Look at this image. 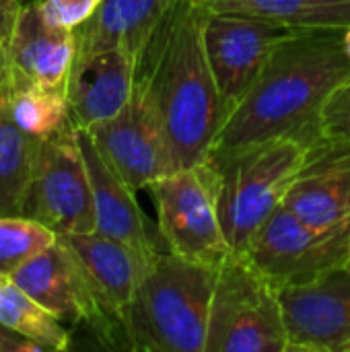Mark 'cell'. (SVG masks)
Returning <instances> with one entry per match:
<instances>
[{"label":"cell","instance_id":"obj_10","mask_svg":"<svg viewBox=\"0 0 350 352\" xmlns=\"http://www.w3.org/2000/svg\"><path fill=\"white\" fill-rule=\"evenodd\" d=\"M87 132L103 161L134 192L146 190L153 182L179 169L153 97L138 78L126 107Z\"/></svg>","mask_w":350,"mask_h":352},{"label":"cell","instance_id":"obj_16","mask_svg":"<svg viewBox=\"0 0 350 352\" xmlns=\"http://www.w3.org/2000/svg\"><path fill=\"white\" fill-rule=\"evenodd\" d=\"M10 278L64 326H87L91 303L85 280L72 252L60 237L19 266Z\"/></svg>","mask_w":350,"mask_h":352},{"label":"cell","instance_id":"obj_1","mask_svg":"<svg viewBox=\"0 0 350 352\" xmlns=\"http://www.w3.org/2000/svg\"><path fill=\"white\" fill-rule=\"evenodd\" d=\"M344 29H297L283 39L256 82L231 107L210 155H229L274 140L320 148V118L350 78Z\"/></svg>","mask_w":350,"mask_h":352},{"label":"cell","instance_id":"obj_29","mask_svg":"<svg viewBox=\"0 0 350 352\" xmlns=\"http://www.w3.org/2000/svg\"><path fill=\"white\" fill-rule=\"evenodd\" d=\"M344 50H347V54H349V58H350V27H347L344 29Z\"/></svg>","mask_w":350,"mask_h":352},{"label":"cell","instance_id":"obj_25","mask_svg":"<svg viewBox=\"0 0 350 352\" xmlns=\"http://www.w3.org/2000/svg\"><path fill=\"white\" fill-rule=\"evenodd\" d=\"M37 4L50 25L74 31L93 16L101 0H37Z\"/></svg>","mask_w":350,"mask_h":352},{"label":"cell","instance_id":"obj_12","mask_svg":"<svg viewBox=\"0 0 350 352\" xmlns=\"http://www.w3.org/2000/svg\"><path fill=\"white\" fill-rule=\"evenodd\" d=\"M278 293L289 352H350V262Z\"/></svg>","mask_w":350,"mask_h":352},{"label":"cell","instance_id":"obj_5","mask_svg":"<svg viewBox=\"0 0 350 352\" xmlns=\"http://www.w3.org/2000/svg\"><path fill=\"white\" fill-rule=\"evenodd\" d=\"M204 352H289L278 287L245 254L219 266Z\"/></svg>","mask_w":350,"mask_h":352},{"label":"cell","instance_id":"obj_14","mask_svg":"<svg viewBox=\"0 0 350 352\" xmlns=\"http://www.w3.org/2000/svg\"><path fill=\"white\" fill-rule=\"evenodd\" d=\"M6 58L8 85L66 89L76 58V35L72 29L50 25L37 0H23L6 43Z\"/></svg>","mask_w":350,"mask_h":352},{"label":"cell","instance_id":"obj_6","mask_svg":"<svg viewBox=\"0 0 350 352\" xmlns=\"http://www.w3.org/2000/svg\"><path fill=\"white\" fill-rule=\"evenodd\" d=\"M167 248L192 262L219 268L231 254L219 210L217 175L208 161L177 169L146 188Z\"/></svg>","mask_w":350,"mask_h":352},{"label":"cell","instance_id":"obj_9","mask_svg":"<svg viewBox=\"0 0 350 352\" xmlns=\"http://www.w3.org/2000/svg\"><path fill=\"white\" fill-rule=\"evenodd\" d=\"M243 254L278 289L307 285L349 264L350 221L318 229L281 204Z\"/></svg>","mask_w":350,"mask_h":352},{"label":"cell","instance_id":"obj_15","mask_svg":"<svg viewBox=\"0 0 350 352\" xmlns=\"http://www.w3.org/2000/svg\"><path fill=\"white\" fill-rule=\"evenodd\" d=\"M136 68L138 60L122 47L74 58L66 82L72 122L87 130L118 116L132 97Z\"/></svg>","mask_w":350,"mask_h":352},{"label":"cell","instance_id":"obj_28","mask_svg":"<svg viewBox=\"0 0 350 352\" xmlns=\"http://www.w3.org/2000/svg\"><path fill=\"white\" fill-rule=\"evenodd\" d=\"M10 82V70H8V58H6V47L0 43V91L8 87Z\"/></svg>","mask_w":350,"mask_h":352},{"label":"cell","instance_id":"obj_23","mask_svg":"<svg viewBox=\"0 0 350 352\" xmlns=\"http://www.w3.org/2000/svg\"><path fill=\"white\" fill-rule=\"evenodd\" d=\"M58 233L27 217H0V274H12L19 266L56 243Z\"/></svg>","mask_w":350,"mask_h":352},{"label":"cell","instance_id":"obj_11","mask_svg":"<svg viewBox=\"0 0 350 352\" xmlns=\"http://www.w3.org/2000/svg\"><path fill=\"white\" fill-rule=\"evenodd\" d=\"M293 31L297 29L252 14L206 10L204 47L229 111L256 82L274 47Z\"/></svg>","mask_w":350,"mask_h":352},{"label":"cell","instance_id":"obj_4","mask_svg":"<svg viewBox=\"0 0 350 352\" xmlns=\"http://www.w3.org/2000/svg\"><path fill=\"white\" fill-rule=\"evenodd\" d=\"M311 155L299 140H274L206 159L217 175L221 221L233 254L248 250Z\"/></svg>","mask_w":350,"mask_h":352},{"label":"cell","instance_id":"obj_18","mask_svg":"<svg viewBox=\"0 0 350 352\" xmlns=\"http://www.w3.org/2000/svg\"><path fill=\"white\" fill-rule=\"evenodd\" d=\"M175 4L177 0H101L93 16L74 29L76 58L122 47L140 60Z\"/></svg>","mask_w":350,"mask_h":352},{"label":"cell","instance_id":"obj_8","mask_svg":"<svg viewBox=\"0 0 350 352\" xmlns=\"http://www.w3.org/2000/svg\"><path fill=\"white\" fill-rule=\"evenodd\" d=\"M72 252L91 303L87 328L105 349H128V311L151 260L99 233L58 235Z\"/></svg>","mask_w":350,"mask_h":352},{"label":"cell","instance_id":"obj_21","mask_svg":"<svg viewBox=\"0 0 350 352\" xmlns=\"http://www.w3.org/2000/svg\"><path fill=\"white\" fill-rule=\"evenodd\" d=\"M0 324L43 351H66L72 340L68 326L31 299L8 274H0Z\"/></svg>","mask_w":350,"mask_h":352},{"label":"cell","instance_id":"obj_27","mask_svg":"<svg viewBox=\"0 0 350 352\" xmlns=\"http://www.w3.org/2000/svg\"><path fill=\"white\" fill-rule=\"evenodd\" d=\"M21 4L23 0H0V43H4V47L8 43Z\"/></svg>","mask_w":350,"mask_h":352},{"label":"cell","instance_id":"obj_19","mask_svg":"<svg viewBox=\"0 0 350 352\" xmlns=\"http://www.w3.org/2000/svg\"><path fill=\"white\" fill-rule=\"evenodd\" d=\"M208 12L252 14L291 29H347L350 0H198Z\"/></svg>","mask_w":350,"mask_h":352},{"label":"cell","instance_id":"obj_20","mask_svg":"<svg viewBox=\"0 0 350 352\" xmlns=\"http://www.w3.org/2000/svg\"><path fill=\"white\" fill-rule=\"evenodd\" d=\"M4 89L0 91V217H19L29 190L39 140L27 136L12 122Z\"/></svg>","mask_w":350,"mask_h":352},{"label":"cell","instance_id":"obj_2","mask_svg":"<svg viewBox=\"0 0 350 352\" xmlns=\"http://www.w3.org/2000/svg\"><path fill=\"white\" fill-rule=\"evenodd\" d=\"M204 21L206 10L198 0H177L136 68V78L153 97L179 169L208 159L229 116L206 56Z\"/></svg>","mask_w":350,"mask_h":352},{"label":"cell","instance_id":"obj_24","mask_svg":"<svg viewBox=\"0 0 350 352\" xmlns=\"http://www.w3.org/2000/svg\"><path fill=\"white\" fill-rule=\"evenodd\" d=\"M320 148L350 151V78L334 91L322 111Z\"/></svg>","mask_w":350,"mask_h":352},{"label":"cell","instance_id":"obj_7","mask_svg":"<svg viewBox=\"0 0 350 352\" xmlns=\"http://www.w3.org/2000/svg\"><path fill=\"white\" fill-rule=\"evenodd\" d=\"M21 217L33 219L58 235L95 233L93 190L74 122L37 142Z\"/></svg>","mask_w":350,"mask_h":352},{"label":"cell","instance_id":"obj_17","mask_svg":"<svg viewBox=\"0 0 350 352\" xmlns=\"http://www.w3.org/2000/svg\"><path fill=\"white\" fill-rule=\"evenodd\" d=\"M283 206L318 229L349 223L350 151H316L287 190Z\"/></svg>","mask_w":350,"mask_h":352},{"label":"cell","instance_id":"obj_13","mask_svg":"<svg viewBox=\"0 0 350 352\" xmlns=\"http://www.w3.org/2000/svg\"><path fill=\"white\" fill-rule=\"evenodd\" d=\"M78 144L93 190L95 233L136 250L146 260L169 250L159 227H153L142 212L136 192L103 161L91 134L83 128H78Z\"/></svg>","mask_w":350,"mask_h":352},{"label":"cell","instance_id":"obj_26","mask_svg":"<svg viewBox=\"0 0 350 352\" xmlns=\"http://www.w3.org/2000/svg\"><path fill=\"white\" fill-rule=\"evenodd\" d=\"M0 352H45L33 340H27L0 324Z\"/></svg>","mask_w":350,"mask_h":352},{"label":"cell","instance_id":"obj_3","mask_svg":"<svg viewBox=\"0 0 350 352\" xmlns=\"http://www.w3.org/2000/svg\"><path fill=\"white\" fill-rule=\"evenodd\" d=\"M217 272L219 268L192 262L171 250L157 254L128 311V351H206Z\"/></svg>","mask_w":350,"mask_h":352},{"label":"cell","instance_id":"obj_22","mask_svg":"<svg viewBox=\"0 0 350 352\" xmlns=\"http://www.w3.org/2000/svg\"><path fill=\"white\" fill-rule=\"evenodd\" d=\"M4 95L12 122L35 140L50 138L72 122L66 89L8 85Z\"/></svg>","mask_w":350,"mask_h":352}]
</instances>
